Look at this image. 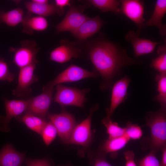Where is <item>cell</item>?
Segmentation results:
<instances>
[{
  "label": "cell",
  "mask_w": 166,
  "mask_h": 166,
  "mask_svg": "<svg viewBox=\"0 0 166 166\" xmlns=\"http://www.w3.org/2000/svg\"><path fill=\"white\" fill-rule=\"evenodd\" d=\"M105 22L99 15L92 18H89L76 30L71 33L77 39L83 40L98 32Z\"/></svg>",
  "instance_id": "cell-15"
},
{
  "label": "cell",
  "mask_w": 166,
  "mask_h": 166,
  "mask_svg": "<svg viewBox=\"0 0 166 166\" xmlns=\"http://www.w3.org/2000/svg\"><path fill=\"white\" fill-rule=\"evenodd\" d=\"M126 160L125 166H137L134 160L135 155L131 150L128 151L124 153Z\"/></svg>",
  "instance_id": "cell-34"
},
{
  "label": "cell",
  "mask_w": 166,
  "mask_h": 166,
  "mask_svg": "<svg viewBox=\"0 0 166 166\" xmlns=\"http://www.w3.org/2000/svg\"><path fill=\"white\" fill-rule=\"evenodd\" d=\"M39 49L35 41L26 40L21 42L20 47L11 48L10 50L14 52L13 62L20 69L32 64H38L36 56Z\"/></svg>",
  "instance_id": "cell-5"
},
{
  "label": "cell",
  "mask_w": 166,
  "mask_h": 166,
  "mask_svg": "<svg viewBox=\"0 0 166 166\" xmlns=\"http://www.w3.org/2000/svg\"><path fill=\"white\" fill-rule=\"evenodd\" d=\"M55 5L60 10L63 9L66 6H70V4L69 0H55Z\"/></svg>",
  "instance_id": "cell-35"
},
{
  "label": "cell",
  "mask_w": 166,
  "mask_h": 166,
  "mask_svg": "<svg viewBox=\"0 0 166 166\" xmlns=\"http://www.w3.org/2000/svg\"><path fill=\"white\" fill-rule=\"evenodd\" d=\"M140 32L130 30L125 36V40L132 45L134 56L135 58L139 56L153 52L157 45L159 43L151 40L140 38Z\"/></svg>",
  "instance_id": "cell-13"
},
{
  "label": "cell",
  "mask_w": 166,
  "mask_h": 166,
  "mask_svg": "<svg viewBox=\"0 0 166 166\" xmlns=\"http://www.w3.org/2000/svg\"><path fill=\"white\" fill-rule=\"evenodd\" d=\"M26 166H51L48 160L45 158L41 159H28L26 160Z\"/></svg>",
  "instance_id": "cell-32"
},
{
  "label": "cell",
  "mask_w": 166,
  "mask_h": 166,
  "mask_svg": "<svg viewBox=\"0 0 166 166\" xmlns=\"http://www.w3.org/2000/svg\"><path fill=\"white\" fill-rule=\"evenodd\" d=\"M158 57L153 58L150 66L159 72L160 74H166V45L163 44L158 48Z\"/></svg>",
  "instance_id": "cell-25"
},
{
  "label": "cell",
  "mask_w": 166,
  "mask_h": 166,
  "mask_svg": "<svg viewBox=\"0 0 166 166\" xmlns=\"http://www.w3.org/2000/svg\"><path fill=\"white\" fill-rule=\"evenodd\" d=\"M57 134L55 127L50 121L47 123L41 135L45 144L48 146L55 139Z\"/></svg>",
  "instance_id": "cell-28"
},
{
  "label": "cell",
  "mask_w": 166,
  "mask_h": 166,
  "mask_svg": "<svg viewBox=\"0 0 166 166\" xmlns=\"http://www.w3.org/2000/svg\"><path fill=\"white\" fill-rule=\"evenodd\" d=\"M105 155V154L99 152L98 155L94 160V166H113L107 161Z\"/></svg>",
  "instance_id": "cell-33"
},
{
  "label": "cell",
  "mask_w": 166,
  "mask_h": 166,
  "mask_svg": "<svg viewBox=\"0 0 166 166\" xmlns=\"http://www.w3.org/2000/svg\"><path fill=\"white\" fill-rule=\"evenodd\" d=\"M24 5L30 13L44 17L53 15L60 11L56 5L49 3L39 4L31 0L25 2Z\"/></svg>",
  "instance_id": "cell-21"
},
{
  "label": "cell",
  "mask_w": 166,
  "mask_h": 166,
  "mask_svg": "<svg viewBox=\"0 0 166 166\" xmlns=\"http://www.w3.org/2000/svg\"><path fill=\"white\" fill-rule=\"evenodd\" d=\"M14 78V74L10 71L6 62L0 57V81L11 82Z\"/></svg>",
  "instance_id": "cell-30"
},
{
  "label": "cell",
  "mask_w": 166,
  "mask_h": 166,
  "mask_svg": "<svg viewBox=\"0 0 166 166\" xmlns=\"http://www.w3.org/2000/svg\"><path fill=\"white\" fill-rule=\"evenodd\" d=\"M37 64H32L20 69L17 85L12 92L13 95L22 97L31 92V85L39 79L34 74Z\"/></svg>",
  "instance_id": "cell-10"
},
{
  "label": "cell",
  "mask_w": 166,
  "mask_h": 166,
  "mask_svg": "<svg viewBox=\"0 0 166 166\" xmlns=\"http://www.w3.org/2000/svg\"><path fill=\"white\" fill-rule=\"evenodd\" d=\"M18 120L30 129L40 135L47 123L42 118L27 113L21 117H19Z\"/></svg>",
  "instance_id": "cell-23"
},
{
  "label": "cell",
  "mask_w": 166,
  "mask_h": 166,
  "mask_svg": "<svg viewBox=\"0 0 166 166\" xmlns=\"http://www.w3.org/2000/svg\"><path fill=\"white\" fill-rule=\"evenodd\" d=\"M25 158L24 153L17 151L9 143L0 151V166H21Z\"/></svg>",
  "instance_id": "cell-16"
},
{
  "label": "cell",
  "mask_w": 166,
  "mask_h": 166,
  "mask_svg": "<svg viewBox=\"0 0 166 166\" xmlns=\"http://www.w3.org/2000/svg\"><path fill=\"white\" fill-rule=\"evenodd\" d=\"M130 139L124 135L123 136L105 140L99 148V152L106 155L111 153V157L116 158L117 152L123 148L128 143Z\"/></svg>",
  "instance_id": "cell-20"
},
{
  "label": "cell",
  "mask_w": 166,
  "mask_h": 166,
  "mask_svg": "<svg viewBox=\"0 0 166 166\" xmlns=\"http://www.w3.org/2000/svg\"><path fill=\"white\" fill-rule=\"evenodd\" d=\"M120 14H123L133 22L138 28V31L146 27L144 18V5L143 1L121 0Z\"/></svg>",
  "instance_id": "cell-9"
},
{
  "label": "cell",
  "mask_w": 166,
  "mask_h": 166,
  "mask_svg": "<svg viewBox=\"0 0 166 166\" xmlns=\"http://www.w3.org/2000/svg\"><path fill=\"white\" fill-rule=\"evenodd\" d=\"M145 119L150 130V152L156 153L166 146V106H160L158 111L148 112Z\"/></svg>",
  "instance_id": "cell-2"
},
{
  "label": "cell",
  "mask_w": 166,
  "mask_h": 166,
  "mask_svg": "<svg viewBox=\"0 0 166 166\" xmlns=\"http://www.w3.org/2000/svg\"><path fill=\"white\" fill-rule=\"evenodd\" d=\"M101 122L106 128V132L109 135L108 139L115 138L124 135V128L119 126L118 123L114 122L111 117L106 116L102 120Z\"/></svg>",
  "instance_id": "cell-26"
},
{
  "label": "cell",
  "mask_w": 166,
  "mask_h": 166,
  "mask_svg": "<svg viewBox=\"0 0 166 166\" xmlns=\"http://www.w3.org/2000/svg\"><path fill=\"white\" fill-rule=\"evenodd\" d=\"M155 153L150 152L139 161L138 166H160Z\"/></svg>",
  "instance_id": "cell-31"
},
{
  "label": "cell",
  "mask_w": 166,
  "mask_h": 166,
  "mask_svg": "<svg viewBox=\"0 0 166 166\" xmlns=\"http://www.w3.org/2000/svg\"><path fill=\"white\" fill-rule=\"evenodd\" d=\"M46 116L54 125L59 136L65 143L69 139L76 125L73 116L65 110L58 114L48 112Z\"/></svg>",
  "instance_id": "cell-7"
},
{
  "label": "cell",
  "mask_w": 166,
  "mask_h": 166,
  "mask_svg": "<svg viewBox=\"0 0 166 166\" xmlns=\"http://www.w3.org/2000/svg\"><path fill=\"white\" fill-rule=\"evenodd\" d=\"M24 15L23 10L20 8L6 12L0 11V25L3 23L10 27H15L22 23Z\"/></svg>",
  "instance_id": "cell-22"
},
{
  "label": "cell",
  "mask_w": 166,
  "mask_h": 166,
  "mask_svg": "<svg viewBox=\"0 0 166 166\" xmlns=\"http://www.w3.org/2000/svg\"><path fill=\"white\" fill-rule=\"evenodd\" d=\"M3 100L6 114L5 116H0V130L2 132H7L10 130L9 125L11 120L26 111L30 99L9 100L4 98Z\"/></svg>",
  "instance_id": "cell-8"
},
{
  "label": "cell",
  "mask_w": 166,
  "mask_h": 166,
  "mask_svg": "<svg viewBox=\"0 0 166 166\" xmlns=\"http://www.w3.org/2000/svg\"><path fill=\"white\" fill-rule=\"evenodd\" d=\"M53 101L62 107L72 105L83 107L86 94L90 91L89 89H81L61 84L57 85Z\"/></svg>",
  "instance_id": "cell-3"
},
{
  "label": "cell",
  "mask_w": 166,
  "mask_h": 166,
  "mask_svg": "<svg viewBox=\"0 0 166 166\" xmlns=\"http://www.w3.org/2000/svg\"><path fill=\"white\" fill-rule=\"evenodd\" d=\"M166 13V0H158L155 4L151 17L145 22L146 26H154L159 30L162 36L166 35V25L162 22L163 18Z\"/></svg>",
  "instance_id": "cell-17"
},
{
  "label": "cell",
  "mask_w": 166,
  "mask_h": 166,
  "mask_svg": "<svg viewBox=\"0 0 166 166\" xmlns=\"http://www.w3.org/2000/svg\"><path fill=\"white\" fill-rule=\"evenodd\" d=\"M89 17L77 8L71 6L64 18L56 26L57 33L65 31L71 33L77 29Z\"/></svg>",
  "instance_id": "cell-14"
},
{
  "label": "cell",
  "mask_w": 166,
  "mask_h": 166,
  "mask_svg": "<svg viewBox=\"0 0 166 166\" xmlns=\"http://www.w3.org/2000/svg\"><path fill=\"white\" fill-rule=\"evenodd\" d=\"M88 1L102 12H111L117 15L120 14V0H89Z\"/></svg>",
  "instance_id": "cell-24"
},
{
  "label": "cell",
  "mask_w": 166,
  "mask_h": 166,
  "mask_svg": "<svg viewBox=\"0 0 166 166\" xmlns=\"http://www.w3.org/2000/svg\"><path fill=\"white\" fill-rule=\"evenodd\" d=\"M99 105H93L89 116L81 123L76 126L69 139L64 143L76 144L87 148L92 140L91 124L93 113L98 110Z\"/></svg>",
  "instance_id": "cell-6"
},
{
  "label": "cell",
  "mask_w": 166,
  "mask_h": 166,
  "mask_svg": "<svg viewBox=\"0 0 166 166\" xmlns=\"http://www.w3.org/2000/svg\"><path fill=\"white\" fill-rule=\"evenodd\" d=\"M100 75L96 70L89 71L81 67L72 65L60 73L54 79L43 86L42 89H53L55 86L62 83L76 81Z\"/></svg>",
  "instance_id": "cell-4"
},
{
  "label": "cell",
  "mask_w": 166,
  "mask_h": 166,
  "mask_svg": "<svg viewBox=\"0 0 166 166\" xmlns=\"http://www.w3.org/2000/svg\"><path fill=\"white\" fill-rule=\"evenodd\" d=\"M124 129V135L130 140L139 139L143 135V131L140 127L136 124H132L131 121L127 122Z\"/></svg>",
  "instance_id": "cell-29"
},
{
  "label": "cell",
  "mask_w": 166,
  "mask_h": 166,
  "mask_svg": "<svg viewBox=\"0 0 166 166\" xmlns=\"http://www.w3.org/2000/svg\"><path fill=\"white\" fill-rule=\"evenodd\" d=\"M78 52L76 49L66 45H61L50 53V60L60 63L67 62L72 58L78 57Z\"/></svg>",
  "instance_id": "cell-19"
},
{
  "label": "cell",
  "mask_w": 166,
  "mask_h": 166,
  "mask_svg": "<svg viewBox=\"0 0 166 166\" xmlns=\"http://www.w3.org/2000/svg\"><path fill=\"white\" fill-rule=\"evenodd\" d=\"M35 2L39 4H44L48 3L49 1L47 0H32Z\"/></svg>",
  "instance_id": "cell-37"
},
{
  "label": "cell",
  "mask_w": 166,
  "mask_h": 166,
  "mask_svg": "<svg viewBox=\"0 0 166 166\" xmlns=\"http://www.w3.org/2000/svg\"><path fill=\"white\" fill-rule=\"evenodd\" d=\"M53 89H43L42 92L30 99L26 113L43 118L48 113L52 100Z\"/></svg>",
  "instance_id": "cell-12"
},
{
  "label": "cell",
  "mask_w": 166,
  "mask_h": 166,
  "mask_svg": "<svg viewBox=\"0 0 166 166\" xmlns=\"http://www.w3.org/2000/svg\"><path fill=\"white\" fill-rule=\"evenodd\" d=\"M131 81L130 78L126 75L113 85L110 106L106 109L107 116L111 117L117 108L126 100L128 96L127 89Z\"/></svg>",
  "instance_id": "cell-11"
},
{
  "label": "cell",
  "mask_w": 166,
  "mask_h": 166,
  "mask_svg": "<svg viewBox=\"0 0 166 166\" xmlns=\"http://www.w3.org/2000/svg\"><path fill=\"white\" fill-rule=\"evenodd\" d=\"M21 23L23 32L30 35L34 31H43L48 26L46 19L38 15L33 16L28 15L24 17Z\"/></svg>",
  "instance_id": "cell-18"
},
{
  "label": "cell",
  "mask_w": 166,
  "mask_h": 166,
  "mask_svg": "<svg viewBox=\"0 0 166 166\" xmlns=\"http://www.w3.org/2000/svg\"><path fill=\"white\" fill-rule=\"evenodd\" d=\"M162 155L160 166H166V146H164L162 149Z\"/></svg>",
  "instance_id": "cell-36"
},
{
  "label": "cell",
  "mask_w": 166,
  "mask_h": 166,
  "mask_svg": "<svg viewBox=\"0 0 166 166\" xmlns=\"http://www.w3.org/2000/svg\"><path fill=\"white\" fill-rule=\"evenodd\" d=\"M91 61L101 77L100 87L103 91L112 88L113 79L122 73L123 68L140 65V59L133 58L118 44L105 40L97 41L89 52Z\"/></svg>",
  "instance_id": "cell-1"
},
{
  "label": "cell",
  "mask_w": 166,
  "mask_h": 166,
  "mask_svg": "<svg viewBox=\"0 0 166 166\" xmlns=\"http://www.w3.org/2000/svg\"><path fill=\"white\" fill-rule=\"evenodd\" d=\"M156 79L157 81L158 94L155 95L153 100L160 104V106H166V74H158Z\"/></svg>",
  "instance_id": "cell-27"
}]
</instances>
